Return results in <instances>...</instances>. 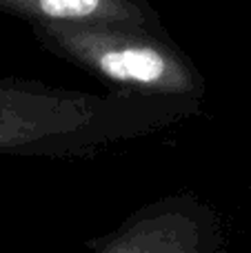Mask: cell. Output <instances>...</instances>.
Returning <instances> with one entry per match:
<instances>
[{"label":"cell","mask_w":251,"mask_h":253,"mask_svg":"<svg viewBox=\"0 0 251 253\" xmlns=\"http://www.w3.org/2000/svg\"><path fill=\"white\" fill-rule=\"evenodd\" d=\"M96 253H227L218 211L196 193H176L133 211Z\"/></svg>","instance_id":"cell-3"},{"label":"cell","mask_w":251,"mask_h":253,"mask_svg":"<svg viewBox=\"0 0 251 253\" xmlns=\"http://www.w3.org/2000/svg\"><path fill=\"white\" fill-rule=\"evenodd\" d=\"M34 36L47 51L114 84V91L142 96L203 98L205 80L169 34L89 22H40Z\"/></svg>","instance_id":"cell-2"},{"label":"cell","mask_w":251,"mask_h":253,"mask_svg":"<svg viewBox=\"0 0 251 253\" xmlns=\"http://www.w3.org/2000/svg\"><path fill=\"white\" fill-rule=\"evenodd\" d=\"M203 98L87 93L0 78V156L78 158L158 133L200 111Z\"/></svg>","instance_id":"cell-1"},{"label":"cell","mask_w":251,"mask_h":253,"mask_svg":"<svg viewBox=\"0 0 251 253\" xmlns=\"http://www.w3.org/2000/svg\"><path fill=\"white\" fill-rule=\"evenodd\" d=\"M0 11L31 25L40 22H89L167 34L147 0H0Z\"/></svg>","instance_id":"cell-4"}]
</instances>
